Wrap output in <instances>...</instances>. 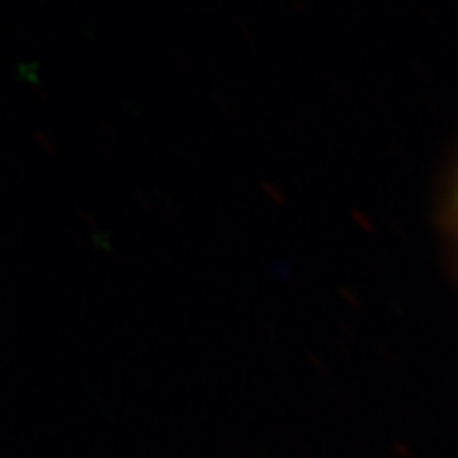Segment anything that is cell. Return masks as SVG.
I'll use <instances>...</instances> for the list:
<instances>
[{"instance_id": "cell-1", "label": "cell", "mask_w": 458, "mask_h": 458, "mask_svg": "<svg viewBox=\"0 0 458 458\" xmlns=\"http://www.w3.org/2000/svg\"><path fill=\"white\" fill-rule=\"evenodd\" d=\"M448 221H450V227H452V236H454L456 244H458V172H456L454 185H452V191H450Z\"/></svg>"}]
</instances>
